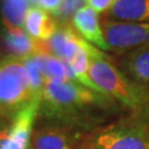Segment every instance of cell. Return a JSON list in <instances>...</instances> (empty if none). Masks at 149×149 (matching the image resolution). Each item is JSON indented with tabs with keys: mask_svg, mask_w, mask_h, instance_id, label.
<instances>
[{
	"mask_svg": "<svg viewBox=\"0 0 149 149\" xmlns=\"http://www.w3.org/2000/svg\"><path fill=\"white\" fill-rule=\"evenodd\" d=\"M85 40L76 32L69 22H59L53 36L48 41H43L44 51L65 61L69 64L79 52Z\"/></svg>",
	"mask_w": 149,
	"mask_h": 149,
	"instance_id": "8",
	"label": "cell"
},
{
	"mask_svg": "<svg viewBox=\"0 0 149 149\" xmlns=\"http://www.w3.org/2000/svg\"><path fill=\"white\" fill-rule=\"evenodd\" d=\"M29 1H30L31 3H33V5H34V2H36V0H29Z\"/></svg>",
	"mask_w": 149,
	"mask_h": 149,
	"instance_id": "20",
	"label": "cell"
},
{
	"mask_svg": "<svg viewBox=\"0 0 149 149\" xmlns=\"http://www.w3.org/2000/svg\"><path fill=\"white\" fill-rule=\"evenodd\" d=\"M84 134L55 125H41L33 130L31 145L34 149H79Z\"/></svg>",
	"mask_w": 149,
	"mask_h": 149,
	"instance_id": "7",
	"label": "cell"
},
{
	"mask_svg": "<svg viewBox=\"0 0 149 149\" xmlns=\"http://www.w3.org/2000/svg\"><path fill=\"white\" fill-rule=\"evenodd\" d=\"M117 68L133 83L149 90V42L123 54Z\"/></svg>",
	"mask_w": 149,
	"mask_h": 149,
	"instance_id": "9",
	"label": "cell"
},
{
	"mask_svg": "<svg viewBox=\"0 0 149 149\" xmlns=\"http://www.w3.org/2000/svg\"><path fill=\"white\" fill-rule=\"evenodd\" d=\"M114 2L115 0H87V6H90L97 13H102L106 12Z\"/></svg>",
	"mask_w": 149,
	"mask_h": 149,
	"instance_id": "18",
	"label": "cell"
},
{
	"mask_svg": "<svg viewBox=\"0 0 149 149\" xmlns=\"http://www.w3.org/2000/svg\"><path fill=\"white\" fill-rule=\"evenodd\" d=\"M59 26V21L37 6L29 9L23 27L28 34L37 41H48L53 36Z\"/></svg>",
	"mask_w": 149,
	"mask_h": 149,
	"instance_id": "12",
	"label": "cell"
},
{
	"mask_svg": "<svg viewBox=\"0 0 149 149\" xmlns=\"http://www.w3.org/2000/svg\"><path fill=\"white\" fill-rule=\"evenodd\" d=\"M27 149H34V148H33V146L31 145V143H30V145H29V147H28Z\"/></svg>",
	"mask_w": 149,
	"mask_h": 149,
	"instance_id": "19",
	"label": "cell"
},
{
	"mask_svg": "<svg viewBox=\"0 0 149 149\" xmlns=\"http://www.w3.org/2000/svg\"><path fill=\"white\" fill-rule=\"evenodd\" d=\"M102 29L109 51L125 54L149 42V22L116 21L105 18Z\"/></svg>",
	"mask_w": 149,
	"mask_h": 149,
	"instance_id": "6",
	"label": "cell"
},
{
	"mask_svg": "<svg viewBox=\"0 0 149 149\" xmlns=\"http://www.w3.org/2000/svg\"><path fill=\"white\" fill-rule=\"evenodd\" d=\"M79 149H149V106L86 134Z\"/></svg>",
	"mask_w": 149,
	"mask_h": 149,
	"instance_id": "3",
	"label": "cell"
},
{
	"mask_svg": "<svg viewBox=\"0 0 149 149\" xmlns=\"http://www.w3.org/2000/svg\"><path fill=\"white\" fill-rule=\"evenodd\" d=\"M34 58L45 81L53 80L61 82L65 81L77 82L70 65L63 60L42 51L34 54Z\"/></svg>",
	"mask_w": 149,
	"mask_h": 149,
	"instance_id": "14",
	"label": "cell"
},
{
	"mask_svg": "<svg viewBox=\"0 0 149 149\" xmlns=\"http://www.w3.org/2000/svg\"><path fill=\"white\" fill-rule=\"evenodd\" d=\"M29 0H1L3 26L22 28L29 11Z\"/></svg>",
	"mask_w": 149,
	"mask_h": 149,
	"instance_id": "15",
	"label": "cell"
},
{
	"mask_svg": "<svg viewBox=\"0 0 149 149\" xmlns=\"http://www.w3.org/2000/svg\"><path fill=\"white\" fill-rule=\"evenodd\" d=\"M72 26L84 40L101 51H109L106 43L98 13L90 6H85L72 18Z\"/></svg>",
	"mask_w": 149,
	"mask_h": 149,
	"instance_id": "10",
	"label": "cell"
},
{
	"mask_svg": "<svg viewBox=\"0 0 149 149\" xmlns=\"http://www.w3.org/2000/svg\"><path fill=\"white\" fill-rule=\"evenodd\" d=\"M1 39L6 50L10 53L11 56L18 59H24L41 52L40 41L32 39L22 28L3 26Z\"/></svg>",
	"mask_w": 149,
	"mask_h": 149,
	"instance_id": "11",
	"label": "cell"
},
{
	"mask_svg": "<svg viewBox=\"0 0 149 149\" xmlns=\"http://www.w3.org/2000/svg\"><path fill=\"white\" fill-rule=\"evenodd\" d=\"M62 1L63 0H36L34 3L37 5V7L41 8L43 10L51 12L52 16H53L54 13L59 10Z\"/></svg>",
	"mask_w": 149,
	"mask_h": 149,
	"instance_id": "17",
	"label": "cell"
},
{
	"mask_svg": "<svg viewBox=\"0 0 149 149\" xmlns=\"http://www.w3.org/2000/svg\"><path fill=\"white\" fill-rule=\"evenodd\" d=\"M123 108L111 96L79 82L47 80L38 118L42 125L61 126L86 135L105 125L107 118Z\"/></svg>",
	"mask_w": 149,
	"mask_h": 149,
	"instance_id": "1",
	"label": "cell"
},
{
	"mask_svg": "<svg viewBox=\"0 0 149 149\" xmlns=\"http://www.w3.org/2000/svg\"><path fill=\"white\" fill-rule=\"evenodd\" d=\"M88 75L100 90L125 109L137 112L149 106V90L133 83L113 63V59L94 45L90 50Z\"/></svg>",
	"mask_w": 149,
	"mask_h": 149,
	"instance_id": "2",
	"label": "cell"
},
{
	"mask_svg": "<svg viewBox=\"0 0 149 149\" xmlns=\"http://www.w3.org/2000/svg\"><path fill=\"white\" fill-rule=\"evenodd\" d=\"M106 18L116 21L149 22V0H115Z\"/></svg>",
	"mask_w": 149,
	"mask_h": 149,
	"instance_id": "13",
	"label": "cell"
},
{
	"mask_svg": "<svg viewBox=\"0 0 149 149\" xmlns=\"http://www.w3.org/2000/svg\"><path fill=\"white\" fill-rule=\"evenodd\" d=\"M85 6H87V0H63L53 17L59 19V22H69L70 19L72 20L75 13Z\"/></svg>",
	"mask_w": 149,
	"mask_h": 149,
	"instance_id": "16",
	"label": "cell"
},
{
	"mask_svg": "<svg viewBox=\"0 0 149 149\" xmlns=\"http://www.w3.org/2000/svg\"><path fill=\"white\" fill-rule=\"evenodd\" d=\"M21 59L7 56L0 61V114L12 116L34 97Z\"/></svg>",
	"mask_w": 149,
	"mask_h": 149,
	"instance_id": "4",
	"label": "cell"
},
{
	"mask_svg": "<svg viewBox=\"0 0 149 149\" xmlns=\"http://www.w3.org/2000/svg\"><path fill=\"white\" fill-rule=\"evenodd\" d=\"M41 96H34L27 105L11 116L8 127L0 132V149H27L34 123L39 117Z\"/></svg>",
	"mask_w": 149,
	"mask_h": 149,
	"instance_id": "5",
	"label": "cell"
}]
</instances>
